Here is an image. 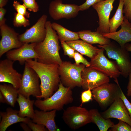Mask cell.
<instances>
[{
    "label": "cell",
    "instance_id": "6da1fadb",
    "mask_svg": "<svg viewBox=\"0 0 131 131\" xmlns=\"http://www.w3.org/2000/svg\"><path fill=\"white\" fill-rule=\"evenodd\" d=\"M25 63L36 72L41 81V95L37 98L45 99L51 96L58 89L60 82L59 65L43 63L36 59L28 60Z\"/></svg>",
    "mask_w": 131,
    "mask_h": 131
},
{
    "label": "cell",
    "instance_id": "7a4b0ae2",
    "mask_svg": "<svg viewBox=\"0 0 131 131\" xmlns=\"http://www.w3.org/2000/svg\"><path fill=\"white\" fill-rule=\"evenodd\" d=\"M50 21L45 25L46 34L44 40L36 43L34 49L38 58L37 61L46 64H56L59 65L62 62L59 51L60 47L57 33L52 28Z\"/></svg>",
    "mask_w": 131,
    "mask_h": 131
},
{
    "label": "cell",
    "instance_id": "3957f363",
    "mask_svg": "<svg viewBox=\"0 0 131 131\" xmlns=\"http://www.w3.org/2000/svg\"><path fill=\"white\" fill-rule=\"evenodd\" d=\"M72 89L64 86L60 82L57 91L51 96L43 100L38 98L35 102V106L41 110L47 111L55 109L60 111L65 105L73 101Z\"/></svg>",
    "mask_w": 131,
    "mask_h": 131
},
{
    "label": "cell",
    "instance_id": "277c9868",
    "mask_svg": "<svg viewBox=\"0 0 131 131\" xmlns=\"http://www.w3.org/2000/svg\"><path fill=\"white\" fill-rule=\"evenodd\" d=\"M104 49L109 58L115 60L121 75L126 78L131 72V61L129 51L118 44L113 42L103 45H98Z\"/></svg>",
    "mask_w": 131,
    "mask_h": 131
},
{
    "label": "cell",
    "instance_id": "5b68a950",
    "mask_svg": "<svg viewBox=\"0 0 131 131\" xmlns=\"http://www.w3.org/2000/svg\"><path fill=\"white\" fill-rule=\"evenodd\" d=\"M85 67L82 64L77 65L69 61H62L59 66L61 82L65 86L72 89L76 87H82L81 73Z\"/></svg>",
    "mask_w": 131,
    "mask_h": 131
},
{
    "label": "cell",
    "instance_id": "8992f818",
    "mask_svg": "<svg viewBox=\"0 0 131 131\" xmlns=\"http://www.w3.org/2000/svg\"><path fill=\"white\" fill-rule=\"evenodd\" d=\"M39 79L36 72L25 63L19 94L27 98L32 95L37 98L41 95Z\"/></svg>",
    "mask_w": 131,
    "mask_h": 131
},
{
    "label": "cell",
    "instance_id": "52a82bcc",
    "mask_svg": "<svg viewBox=\"0 0 131 131\" xmlns=\"http://www.w3.org/2000/svg\"><path fill=\"white\" fill-rule=\"evenodd\" d=\"M122 90L119 83H106L92 90L93 99L101 107H107L120 98Z\"/></svg>",
    "mask_w": 131,
    "mask_h": 131
},
{
    "label": "cell",
    "instance_id": "ba28073f",
    "mask_svg": "<svg viewBox=\"0 0 131 131\" xmlns=\"http://www.w3.org/2000/svg\"><path fill=\"white\" fill-rule=\"evenodd\" d=\"M62 118L67 125L73 130L78 129L91 122L89 111L80 106L68 107L64 111Z\"/></svg>",
    "mask_w": 131,
    "mask_h": 131
},
{
    "label": "cell",
    "instance_id": "9c48e42d",
    "mask_svg": "<svg viewBox=\"0 0 131 131\" xmlns=\"http://www.w3.org/2000/svg\"><path fill=\"white\" fill-rule=\"evenodd\" d=\"M104 49L99 48L97 55L90 62V67L95 69L113 78L117 84V78L121 75L116 63L110 60L104 55Z\"/></svg>",
    "mask_w": 131,
    "mask_h": 131
},
{
    "label": "cell",
    "instance_id": "30bf717a",
    "mask_svg": "<svg viewBox=\"0 0 131 131\" xmlns=\"http://www.w3.org/2000/svg\"><path fill=\"white\" fill-rule=\"evenodd\" d=\"M47 16L43 15L37 22L24 33L19 35V40L23 43H37L43 41L46 34L45 25Z\"/></svg>",
    "mask_w": 131,
    "mask_h": 131
},
{
    "label": "cell",
    "instance_id": "8fae6325",
    "mask_svg": "<svg viewBox=\"0 0 131 131\" xmlns=\"http://www.w3.org/2000/svg\"><path fill=\"white\" fill-rule=\"evenodd\" d=\"M79 11V6L74 4H64L61 0L52 1L49 9L50 16L55 20L74 18L77 15Z\"/></svg>",
    "mask_w": 131,
    "mask_h": 131
},
{
    "label": "cell",
    "instance_id": "7c38bea8",
    "mask_svg": "<svg viewBox=\"0 0 131 131\" xmlns=\"http://www.w3.org/2000/svg\"><path fill=\"white\" fill-rule=\"evenodd\" d=\"M1 38L0 41V57L5 53L14 48H17L24 43L19 40V34L5 24L0 26Z\"/></svg>",
    "mask_w": 131,
    "mask_h": 131
},
{
    "label": "cell",
    "instance_id": "4fadbf2b",
    "mask_svg": "<svg viewBox=\"0 0 131 131\" xmlns=\"http://www.w3.org/2000/svg\"><path fill=\"white\" fill-rule=\"evenodd\" d=\"M82 87L84 90L93 89L109 82V77L104 73L90 67H85L81 73Z\"/></svg>",
    "mask_w": 131,
    "mask_h": 131
},
{
    "label": "cell",
    "instance_id": "5bb4252c",
    "mask_svg": "<svg viewBox=\"0 0 131 131\" xmlns=\"http://www.w3.org/2000/svg\"><path fill=\"white\" fill-rule=\"evenodd\" d=\"M115 0H105L92 6L97 12L98 17V26L96 31L103 34L109 33V17Z\"/></svg>",
    "mask_w": 131,
    "mask_h": 131
},
{
    "label": "cell",
    "instance_id": "9a60e30c",
    "mask_svg": "<svg viewBox=\"0 0 131 131\" xmlns=\"http://www.w3.org/2000/svg\"><path fill=\"white\" fill-rule=\"evenodd\" d=\"M14 61L8 58L0 61V82L8 83L18 89L22 75L13 67Z\"/></svg>",
    "mask_w": 131,
    "mask_h": 131
},
{
    "label": "cell",
    "instance_id": "2e32d148",
    "mask_svg": "<svg viewBox=\"0 0 131 131\" xmlns=\"http://www.w3.org/2000/svg\"><path fill=\"white\" fill-rule=\"evenodd\" d=\"M36 43H24L20 47L6 53L7 58L14 61H18L21 65L28 59H37L38 55L34 49Z\"/></svg>",
    "mask_w": 131,
    "mask_h": 131
},
{
    "label": "cell",
    "instance_id": "e0dca14e",
    "mask_svg": "<svg viewBox=\"0 0 131 131\" xmlns=\"http://www.w3.org/2000/svg\"><path fill=\"white\" fill-rule=\"evenodd\" d=\"M101 115L106 119L113 118L123 121L131 126V119L120 98L116 99L108 109L102 113Z\"/></svg>",
    "mask_w": 131,
    "mask_h": 131
},
{
    "label": "cell",
    "instance_id": "ac0fdd59",
    "mask_svg": "<svg viewBox=\"0 0 131 131\" xmlns=\"http://www.w3.org/2000/svg\"><path fill=\"white\" fill-rule=\"evenodd\" d=\"M121 27L118 31L103 35L105 37L116 41L122 47L125 48L126 43L131 42V22L124 16Z\"/></svg>",
    "mask_w": 131,
    "mask_h": 131
},
{
    "label": "cell",
    "instance_id": "d6986e66",
    "mask_svg": "<svg viewBox=\"0 0 131 131\" xmlns=\"http://www.w3.org/2000/svg\"><path fill=\"white\" fill-rule=\"evenodd\" d=\"M56 111L55 109L49 111L35 110L32 121L43 125L49 131H59L55 122Z\"/></svg>",
    "mask_w": 131,
    "mask_h": 131
},
{
    "label": "cell",
    "instance_id": "ffe728a7",
    "mask_svg": "<svg viewBox=\"0 0 131 131\" xmlns=\"http://www.w3.org/2000/svg\"><path fill=\"white\" fill-rule=\"evenodd\" d=\"M18 111L8 107L6 112H0L2 119L0 123V131H5L8 127L15 123L23 122L27 124L30 121V118L19 116Z\"/></svg>",
    "mask_w": 131,
    "mask_h": 131
},
{
    "label": "cell",
    "instance_id": "44dd1931",
    "mask_svg": "<svg viewBox=\"0 0 131 131\" xmlns=\"http://www.w3.org/2000/svg\"><path fill=\"white\" fill-rule=\"evenodd\" d=\"M66 42L75 50L91 59L96 56L99 49L82 40L79 39Z\"/></svg>",
    "mask_w": 131,
    "mask_h": 131
},
{
    "label": "cell",
    "instance_id": "7402d4cb",
    "mask_svg": "<svg viewBox=\"0 0 131 131\" xmlns=\"http://www.w3.org/2000/svg\"><path fill=\"white\" fill-rule=\"evenodd\" d=\"M78 32L80 39L91 44H98L103 45L111 42L110 39L105 37L103 34L97 31L93 32L86 30Z\"/></svg>",
    "mask_w": 131,
    "mask_h": 131
},
{
    "label": "cell",
    "instance_id": "603a6c76",
    "mask_svg": "<svg viewBox=\"0 0 131 131\" xmlns=\"http://www.w3.org/2000/svg\"><path fill=\"white\" fill-rule=\"evenodd\" d=\"M17 101L20 108L19 116L22 117H27L32 119L35 113L33 106L35 101L31 100L29 97L27 98L19 94Z\"/></svg>",
    "mask_w": 131,
    "mask_h": 131
},
{
    "label": "cell",
    "instance_id": "cb8c5ba5",
    "mask_svg": "<svg viewBox=\"0 0 131 131\" xmlns=\"http://www.w3.org/2000/svg\"><path fill=\"white\" fill-rule=\"evenodd\" d=\"M52 28L56 31L60 42L73 41L80 39L78 32L71 31L55 22L51 23Z\"/></svg>",
    "mask_w": 131,
    "mask_h": 131
},
{
    "label": "cell",
    "instance_id": "d4e9b609",
    "mask_svg": "<svg viewBox=\"0 0 131 131\" xmlns=\"http://www.w3.org/2000/svg\"><path fill=\"white\" fill-rule=\"evenodd\" d=\"M89 111L91 122L96 124L100 131H107L114 124L110 119L104 118L97 109H92Z\"/></svg>",
    "mask_w": 131,
    "mask_h": 131
},
{
    "label": "cell",
    "instance_id": "484cf974",
    "mask_svg": "<svg viewBox=\"0 0 131 131\" xmlns=\"http://www.w3.org/2000/svg\"><path fill=\"white\" fill-rule=\"evenodd\" d=\"M0 92L4 96L6 103L14 107L19 94L18 89L11 84L4 83L0 85Z\"/></svg>",
    "mask_w": 131,
    "mask_h": 131
},
{
    "label": "cell",
    "instance_id": "4316f807",
    "mask_svg": "<svg viewBox=\"0 0 131 131\" xmlns=\"http://www.w3.org/2000/svg\"><path fill=\"white\" fill-rule=\"evenodd\" d=\"M123 0H119L118 6L115 14L109 20V33L116 31L122 24L124 17L123 15Z\"/></svg>",
    "mask_w": 131,
    "mask_h": 131
},
{
    "label": "cell",
    "instance_id": "83f0119b",
    "mask_svg": "<svg viewBox=\"0 0 131 131\" xmlns=\"http://www.w3.org/2000/svg\"><path fill=\"white\" fill-rule=\"evenodd\" d=\"M24 15L17 13H14L13 24L14 26L26 27L30 25L29 20Z\"/></svg>",
    "mask_w": 131,
    "mask_h": 131
},
{
    "label": "cell",
    "instance_id": "f1b7e54d",
    "mask_svg": "<svg viewBox=\"0 0 131 131\" xmlns=\"http://www.w3.org/2000/svg\"><path fill=\"white\" fill-rule=\"evenodd\" d=\"M110 131H131V126L125 122L119 120L118 123L114 124Z\"/></svg>",
    "mask_w": 131,
    "mask_h": 131
},
{
    "label": "cell",
    "instance_id": "f546056e",
    "mask_svg": "<svg viewBox=\"0 0 131 131\" xmlns=\"http://www.w3.org/2000/svg\"><path fill=\"white\" fill-rule=\"evenodd\" d=\"M13 6L17 13L24 15L27 18L30 17V14L27 11V8L23 4H21L19 2L15 0Z\"/></svg>",
    "mask_w": 131,
    "mask_h": 131
},
{
    "label": "cell",
    "instance_id": "4dcf8cb0",
    "mask_svg": "<svg viewBox=\"0 0 131 131\" xmlns=\"http://www.w3.org/2000/svg\"><path fill=\"white\" fill-rule=\"evenodd\" d=\"M36 0H22L23 4L28 9L33 12H37L39 10V6Z\"/></svg>",
    "mask_w": 131,
    "mask_h": 131
},
{
    "label": "cell",
    "instance_id": "1f68e13d",
    "mask_svg": "<svg viewBox=\"0 0 131 131\" xmlns=\"http://www.w3.org/2000/svg\"><path fill=\"white\" fill-rule=\"evenodd\" d=\"M123 12L125 17L131 22V0H123Z\"/></svg>",
    "mask_w": 131,
    "mask_h": 131
},
{
    "label": "cell",
    "instance_id": "d6a6232c",
    "mask_svg": "<svg viewBox=\"0 0 131 131\" xmlns=\"http://www.w3.org/2000/svg\"><path fill=\"white\" fill-rule=\"evenodd\" d=\"M73 58L74 59L75 63L76 64L79 65L81 63L84 65L86 67H90V62H89L83 57L82 54L76 50L75 51Z\"/></svg>",
    "mask_w": 131,
    "mask_h": 131
},
{
    "label": "cell",
    "instance_id": "836d02e7",
    "mask_svg": "<svg viewBox=\"0 0 131 131\" xmlns=\"http://www.w3.org/2000/svg\"><path fill=\"white\" fill-rule=\"evenodd\" d=\"M61 42L64 55L68 56L70 58H73L75 50L66 42L62 41Z\"/></svg>",
    "mask_w": 131,
    "mask_h": 131
},
{
    "label": "cell",
    "instance_id": "e575fe53",
    "mask_svg": "<svg viewBox=\"0 0 131 131\" xmlns=\"http://www.w3.org/2000/svg\"><path fill=\"white\" fill-rule=\"evenodd\" d=\"M90 89L84 90L82 91L81 95V104L80 106H82L84 103L88 102L92 99V91Z\"/></svg>",
    "mask_w": 131,
    "mask_h": 131
},
{
    "label": "cell",
    "instance_id": "d590c367",
    "mask_svg": "<svg viewBox=\"0 0 131 131\" xmlns=\"http://www.w3.org/2000/svg\"><path fill=\"white\" fill-rule=\"evenodd\" d=\"M27 124L33 131H47L48 130L43 125L34 123L31 120Z\"/></svg>",
    "mask_w": 131,
    "mask_h": 131
},
{
    "label": "cell",
    "instance_id": "8d00e7d4",
    "mask_svg": "<svg viewBox=\"0 0 131 131\" xmlns=\"http://www.w3.org/2000/svg\"><path fill=\"white\" fill-rule=\"evenodd\" d=\"M105 0H86L83 4L79 6L80 11H83L88 9L94 4Z\"/></svg>",
    "mask_w": 131,
    "mask_h": 131
},
{
    "label": "cell",
    "instance_id": "74e56055",
    "mask_svg": "<svg viewBox=\"0 0 131 131\" xmlns=\"http://www.w3.org/2000/svg\"><path fill=\"white\" fill-rule=\"evenodd\" d=\"M120 98L123 100L131 119V103L129 102L126 97L122 90H121Z\"/></svg>",
    "mask_w": 131,
    "mask_h": 131
},
{
    "label": "cell",
    "instance_id": "f35d334b",
    "mask_svg": "<svg viewBox=\"0 0 131 131\" xmlns=\"http://www.w3.org/2000/svg\"><path fill=\"white\" fill-rule=\"evenodd\" d=\"M6 11L3 7L0 8V26L5 24L6 19L4 16Z\"/></svg>",
    "mask_w": 131,
    "mask_h": 131
},
{
    "label": "cell",
    "instance_id": "ab89813d",
    "mask_svg": "<svg viewBox=\"0 0 131 131\" xmlns=\"http://www.w3.org/2000/svg\"><path fill=\"white\" fill-rule=\"evenodd\" d=\"M129 82L127 87V95L128 96L131 97V72L129 74Z\"/></svg>",
    "mask_w": 131,
    "mask_h": 131
},
{
    "label": "cell",
    "instance_id": "60d3db41",
    "mask_svg": "<svg viewBox=\"0 0 131 131\" xmlns=\"http://www.w3.org/2000/svg\"><path fill=\"white\" fill-rule=\"evenodd\" d=\"M20 125L24 131H32V130L27 124L25 123L22 122V123H20Z\"/></svg>",
    "mask_w": 131,
    "mask_h": 131
},
{
    "label": "cell",
    "instance_id": "b9f144b4",
    "mask_svg": "<svg viewBox=\"0 0 131 131\" xmlns=\"http://www.w3.org/2000/svg\"><path fill=\"white\" fill-rule=\"evenodd\" d=\"M8 1V0H0V8L3 7L6 5Z\"/></svg>",
    "mask_w": 131,
    "mask_h": 131
},
{
    "label": "cell",
    "instance_id": "7bdbcfd3",
    "mask_svg": "<svg viewBox=\"0 0 131 131\" xmlns=\"http://www.w3.org/2000/svg\"><path fill=\"white\" fill-rule=\"evenodd\" d=\"M125 48L128 51L131 52V43H126L125 45Z\"/></svg>",
    "mask_w": 131,
    "mask_h": 131
},
{
    "label": "cell",
    "instance_id": "ee69618b",
    "mask_svg": "<svg viewBox=\"0 0 131 131\" xmlns=\"http://www.w3.org/2000/svg\"><path fill=\"white\" fill-rule=\"evenodd\" d=\"M0 102L1 103H6L5 99L2 93L0 92Z\"/></svg>",
    "mask_w": 131,
    "mask_h": 131
}]
</instances>
